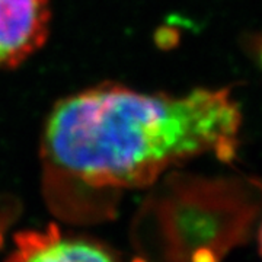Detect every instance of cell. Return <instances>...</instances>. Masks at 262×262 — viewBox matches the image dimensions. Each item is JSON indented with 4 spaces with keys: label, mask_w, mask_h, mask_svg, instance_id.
<instances>
[{
    "label": "cell",
    "mask_w": 262,
    "mask_h": 262,
    "mask_svg": "<svg viewBox=\"0 0 262 262\" xmlns=\"http://www.w3.org/2000/svg\"><path fill=\"white\" fill-rule=\"evenodd\" d=\"M241 122L229 89L184 95L118 83L84 89L60 99L44 124L39 155L48 192L105 195L150 185L206 153L232 160Z\"/></svg>",
    "instance_id": "cell-1"
},
{
    "label": "cell",
    "mask_w": 262,
    "mask_h": 262,
    "mask_svg": "<svg viewBox=\"0 0 262 262\" xmlns=\"http://www.w3.org/2000/svg\"><path fill=\"white\" fill-rule=\"evenodd\" d=\"M50 25V0H0V70L18 67L44 47Z\"/></svg>",
    "instance_id": "cell-2"
},
{
    "label": "cell",
    "mask_w": 262,
    "mask_h": 262,
    "mask_svg": "<svg viewBox=\"0 0 262 262\" xmlns=\"http://www.w3.org/2000/svg\"><path fill=\"white\" fill-rule=\"evenodd\" d=\"M6 262H118L103 246L63 233L56 226L24 232Z\"/></svg>",
    "instance_id": "cell-3"
},
{
    "label": "cell",
    "mask_w": 262,
    "mask_h": 262,
    "mask_svg": "<svg viewBox=\"0 0 262 262\" xmlns=\"http://www.w3.org/2000/svg\"><path fill=\"white\" fill-rule=\"evenodd\" d=\"M258 245H259V253L262 256V225L259 227V233H258Z\"/></svg>",
    "instance_id": "cell-4"
}]
</instances>
